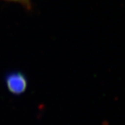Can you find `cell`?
<instances>
[{"instance_id":"cell-1","label":"cell","mask_w":125,"mask_h":125,"mask_svg":"<svg viewBox=\"0 0 125 125\" xmlns=\"http://www.w3.org/2000/svg\"><path fill=\"white\" fill-rule=\"evenodd\" d=\"M5 83L7 90L13 95L19 96L27 90V78L21 72H11L5 77Z\"/></svg>"},{"instance_id":"cell-2","label":"cell","mask_w":125,"mask_h":125,"mask_svg":"<svg viewBox=\"0 0 125 125\" xmlns=\"http://www.w3.org/2000/svg\"><path fill=\"white\" fill-rule=\"evenodd\" d=\"M8 1H13V2H18L21 4H24L26 6H30V2L31 0H8Z\"/></svg>"}]
</instances>
